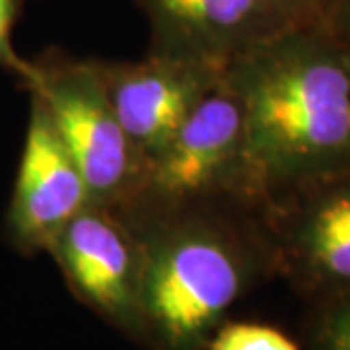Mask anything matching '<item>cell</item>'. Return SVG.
<instances>
[{
  "mask_svg": "<svg viewBox=\"0 0 350 350\" xmlns=\"http://www.w3.org/2000/svg\"><path fill=\"white\" fill-rule=\"evenodd\" d=\"M238 94L261 204L350 170V61L325 27H290L226 66ZM259 204V206H261Z\"/></svg>",
  "mask_w": 350,
  "mask_h": 350,
  "instance_id": "6da1fadb",
  "label": "cell"
},
{
  "mask_svg": "<svg viewBox=\"0 0 350 350\" xmlns=\"http://www.w3.org/2000/svg\"><path fill=\"white\" fill-rule=\"evenodd\" d=\"M257 211L241 202L121 211L142 250L140 337L160 350L208 345L228 310L275 261Z\"/></svg>",
  "mask_w": 350,
  "mask_h": 350,
  "instance_id": "7a4b0ae2",
  "label": "cell"
},
{
  "mask_svg": "<svg viewBox=\"0 0 350 350\" xmlns=\"http://www.w3.org/2000/svg\"><path fill=\"white\" fill-rule=\"evenodd\" d=\"M202 202H241L255 208L261 204L247 154L243 109L226 72L163 150L146 163L137 193L119 208Z\"/></svg>",
  "mask_w": 350,
  "mask_h": 350,
  "instance_id": "3957f363",
  "label": "cell"
},
{
  "mask_svg": "<svg viewBox=\"0 0 350 350\" xmlns=\"http://www.w3.org/2000/svg\"><path fill=\"white\" fill-rule=\"evenodd\" d=\"M22 88L49 113L92 200L117 208L126 204L142 181L144 162L113 109L96 59L47 49Z\"/></svg>",
  "mask_w": 350,
  "mask_h": 350,
  "instance_id": "277c9868",
  "label": "cell"
},
{
  "mask_svg": "<svg viewBox=\"0 0 350 350\" xmlns=\"http://www.w3.org/2000/svg\"><path fill=\"white\" fill-rule=\"evenodd\" d=\"M47 253L84 306L129 335H140L142 250L119 208L90 200Z\"/></svg>",
  "mask_w": 350,
  "mask_h": 350,
  "instance_id": "5b68a950",
  "label": "cell"
},
{
  "mask_svg": "<svg viewBox=\"0 0 350 350\" xmlns=\"http://www.w3.org/2000/svg\"><path fill=\"white\" fill-rule=\"evenodd\" d=\"M90 200L86 181L57 135L49 113L29 94V117L2 218V238L24 257L47 253L61 230Z\"/></svg>",
  "mask_w": 350,
  "mask_h": 350,
  "instance_id": "8992f818",
  "label": "cell"
},
{
  "mask_svg": "<svg viewBox=\"0 0 350 350\" xmlns=\"http://www.w3.org/2000/svg\"><path fill=\"white\" fill-rule=\"evenodd\" d=\"M105 92L144 167L224 78V66L146 53L138 61L96 59Z\"/></svg>",
  "mask_w": 350,
  "mask_h": 350,
  "instance_id": "52a82bcc",
  "label": "cell"
},
{
  "mask_svg": "<svg viewBox=\"0 0 350 350\" xmlns=\"http://www.w3.org/2000/svg\"><path fill=\"white\" fill-rule=\"evenodd\" d=\"M350 170L280 193L294 199L269 236L275 261L329 294L350 290ZM278 195V193H276Z\"/></svg>",
  "mask_w": 350,
  "mask_h": 350,
  "instance_id": "ba28073f",
  "label": "cell"
},
{
  "mask_svg": "<svg viewBox=\"0 0 350 350\" xmlns=\"http://www.w3.org/2000/svg\"><path fill=\"white\" fill-rule=\"evenodd\" d=\"M150 25V53L228 66L250 45L282 31L259 0H133Z\"/></svg>",
  "mask_w": 350,
  "mask_h": 350,
  "instance_id": "9c48e42d",
  "label": "cell"
},
{
  "mask_svg": "<svg viewBox=\"0 0 350 350\" xmlns=\"http://www.w3.org/2000/svg\"><path fill=\"white\" fill-rule=\"evenodd\" d=\"M208 350H300L290 338L269 325L226 323L208 340Z\"/></svg>",
  "mask_w": 350,
  "mask_h": 350,
  "instance_id": "30bf717a",
  "label": "cell"
},
{
  "mask_svg": "<svg viewBox=\"0 0 350 350\" xmlns=\"http://www.w3.org/2000/svg\"><path fill=\"white\" fill-rule=\"evenodd\" d=\"M313 350H350V290L331 294L315 325Z\"/></svg>",
  "mask_w": 350,
  "mask_h": 350,
  "instance_id": "8fae6325",
  "label": "cell"
},
{
  "mask_svg": "<svg viewBox=\"0 0 350 350\" xmlns=\"http://www.w3.org/2000/svg\"><path fill=\"white\" fill-rule=\"evenodd\" d=\"M25 0H0V68L18 78L20 86L33 76V61L14 49L12 36L24 16Z\"/></svg>",
  "mask_w": 350,
  "mask_h": 350,
  "instance_id": "7c38bea8",
  "label": "cell"
},
{
  "mask_svg": "<svg viewBox=\"0 0 350 350\" xmlns=\"http://www.w3.org/2000/svg\"><path fill=\"white\" fill-rule=\"evenodd\" d=\"M282 27H323L325 0H259Z\"/></svg>",
  "mask_w": 350,
  "mask_h": 350,
  "instance_id": "4fadbf2b",
  "label": "cell"
},
{
  "mask_svg": "<svg viewBox=\"0 0 350 350\" xmlns=\"http://www.w3.org/2000/svg\"><path fill=\"white\" fill-rule=\"evenodd\" d=\"M323 27L337 38L350 33V0H325Z\"/></svg>",
  "mask_w": 350,
  "mask_h": 350,
  "instance_id": "5bb4252c",
  "label": "cell"
},
{
  "mask_svg": "<svg viewBox=\"0 0 350 350\" xmlns=\"http://www.w3.org/2000/svg\"><path fill=\"white\" fill-rule=\"evenodd\" d=\"M342 41V45H345V49H347V55H349V61H350V33L349 36H345V38H338Z\"/></svg>",
  "mask_w": 350,
  "mask_h": 350,
  "instance_id": "9a60e30c",
  "label": "cell"
}]
</instances>
